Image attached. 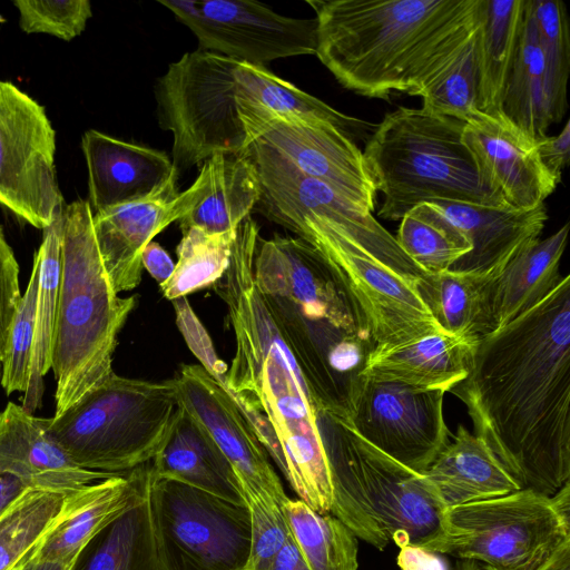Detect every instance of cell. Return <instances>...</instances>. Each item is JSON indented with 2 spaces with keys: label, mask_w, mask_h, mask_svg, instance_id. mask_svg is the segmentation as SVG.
I'll return each mask as SVG.
<instances>
[{
  "label": "cell",
  "mask_w": 570,
  "mask_h": 570,
  "mask_svg": "<svg viewBox=\"0 0 570 570\" xmlns=\"http://www.w3.org/2000/svg\"><path fill=\"white\" fill-rule=\"evenodd\" d=\"M450 392L521 490L554 495L570 479V276L480 337Z\"/></svg>",
  "instance_id": "6da1fadb"
},
{
  "label": "cell",
  "mask_w": 570,
  "mask_h": 570,
  "mask_svg": "<svg viewBox=\"0 0 570 570\" xmlns=\"http://www.w3.org/2000/svg\"><path fill=\"white\" fill-rule=\"evenodd\" d=\"M258 236L256 222L245 218L218 281L235 337L222 384L298 498L318 513H331L333 491L318 425L323 413L256 286Z\"/></svg>",
  "instance_id": "7a4b0ae2"
},
{
  "label": "cell",
  "mask_w": 570,
  "mask_h": 570,
  "mask_svg": "<svg viewBox=\"0 0 570 570\" xmlns=\"http://www.w3.org/2000/svg\"><path fill=\"white\" fill-rule=\"evenodd\" d=\"M316 56L346 89L416 96L479 26L480 0H307Z\"/></svg>",
  "instance_id": "3957f363"
},
{
  "label": "cell",
  "mask_w": 570,
  "mask_h": 570,
  "mask_svg": "<svg viewBox=\"0 0 570 570\" xmlns=\"http://www.w3.org/2000/svg\"><path fill=\"white\" fill-rule=\"evenodd\" d=\"M254 277L317 409L348 422L374 343L324 257L297 236H258Z\"/></svg>",
  "instance_id": "277c9868"
},
{
  "label": "cell",
  "mask_w": 570,
  "mask_h": 570,
  "mask_svg": "<svg viewBox=\"0 0 570 570\" xmlns=\"http://www.w3.org/2000/svg\"><path fill=\"white\" fill-rule=\"evenodd\" d=\"M163 129L173 134V165L179 175L214 154L250 146L239 110L257 105L273 116L317 118L348 137L368 128L303 91L265 67L197 49L171 62L155 87Z\"/></svg>",
  "instance_id": "5b68a950"
},
{
  "label": "cell",
  "mask_w": 570,
  "mask_h": 570,
  "mask_svg": "<svg viewBox=\"0 0 570 570\" xmlns=\"http://www.w3.org/2000/svg\"><path fill=\"white\" fill-rule=\"evenodd\" d=\"M87 199L63 207L51 370L59 415L112 373L118 335L136 305L120 297L102 263Z\"/></svg>",
  "instance_id": "8992f818"
},
{
  "label": "cell",
  "mask_w": 570,
  "mask_h": 570,
  "mask_svg": "<svg viewBox=\"0 0 570 570\" xmlns=\"http://www.w3.org/2000/svg\"><path fill=\"white\" fill-rule=\"evenodd\" d=\"M318 425L333 491L331 513L379 550L393 541L400 549L435 553L445 508L425 475L375 449L344 420L322 414Z\"/></svg>",
  "instance_id": "52a82bcc"
},
{
  "label": "cell",
  "mask_w": 570,
  "mask_h": 570,
  "mask_svg": "<svg viewBox=\"0 0 570 570\" xmlns=\"http://www.w3.org/2000/svg\"><path fill=\"white\" fill-rule=\"evenodd\" d=\"M316 248L347 294L374 346L443 332L417 292L424 273L400 247L365 244L324 217L266 203L255 208Z\"/></svg>",
  "instance_id": "ba28073f"
},
{
  "label": "cell",
  "mask_w": 570,
  "mask_h": 570,
  "mask_svg": "<svg viewBox=\"0 0 570 570\" xmlns=\"http://www.w3.org/2000/svg\"><path fill=\"white\" fill-rule=\"evenodd\" d=\"M463 128L464 121L424 108L386 114L363 151L376 191L384 196L380 217L401 220L434 200L504 206L482 184Z\"/></svg>",
  "instance_id": "9c48e42d"
},
{
  "label": "cell",
  "mask_w": 570,
  "mask_h": 570,
  "mask_svg": "<svg viewBox=\"0 0 570 570\" xmlns=\"http://www.w3.org/2000/svg\"><path fill=\"white\" fill-rule=\"evenodd\" d=\"M183 406L175 380L153 382L115 372L59 415L48 435L79 468L122 474L151 461Z\"/></svg>",
  "instance_id": "30bf717a"
},
{
  "label": "cell",
  "mask_w": 570,
  "mask_h": 570,
  "mask_svg": "<svg viewBox=\"0 0 570 570\" xmlns=\"http://www.w3.org/2000/svg\"><path fill=\"white\" fill-rule=\"evenodd\" d=\"M570 541V483L448 508L435 553L498 570H537Z\"/></svg>",
  "instance_id": "8fae6325"
},
{
  "label": "cell",
  "mask_w": 570,
  "mask_h": 570,
  "mask_svg": "<svg viewBox=\"0 0 570 570\" xmlns=\"http://www.w3.org/2000/svg\"><path fill=\"white\" fill-rule=\"evenodd\" d=\"M150 509L165 570H245L250 552L247 505L153 471Z\"/></svg>",
  "instance_id": "7c38bea8"
},
{
  "label": "cell",
  "mask_w": 570,
  "mask_h": 570,
  "mask_svg": "<svg viewBox=\"0 0 570 570\" xmlns=\"http://www.w3.org/2000/svg\"><path fill=\"white\" fill-rule=\"evenodd\" d=\"M55 155L56 132L45 107L0 80V205L42 230L63 207Z\"/></svg>",
  "instance_id": "4fadbf2b"
},
{
  "label": "cell",
  "mask_w": 570,
  "mask_h": 570,
  "mask_svg": "<svg viewBox=\"0 0 570 570\" xmlns=\"http://www.w3.org/2000/svg\"><path fill=\"white\" fill-rule=\"evenodd\" d=\"M197 38L200 50L253 66L316 55L317 21L276 13L250 0H158Z\"/></svg>",
  "instance_id": "5bb4252c"
},
{
  "label": "cell",
  "mask_w": 570,
  "mask_h": 570,
  "mask_svg": "<svg viewBox=\"0 0 570 570\" xmlns=\"http://www.w3.org/2000/svg\"><path fill=\"white\" fill-rule=\"evenodd\" d=\"M444 394L361 375L347 423L375 449L424 474L449 444Z\"/></svg>",
  "instance_id": "9a60e30c"
},
{
  "label": "cell",
  "mask_w": 570,
  "mask_h": 570,
  "mask_svg": "<svg viewBox=\"0 0 570 570\" xmlns=\"http://www.w3.org/2000/svg\"><path fill=\"white\" fill-rule=\"evenodd\" d=\"M243 125L249 144L261 140L305 176L374 210L377 191L363 151L337 127L317 118L273 116L266 110L244 119Z\"/></svg>",
  "instance_id": "2e32d148"
},
{
  "label": "cell",
  "mask_w": 570,
  "mask_h": 570,
  "mask_svg": "<svg viewBox=\"0 0 570 570\" xmlns=\"http://www.w3.org/2000/svg\"><path fill=\"white\" fill-rule=\"evenodd\" d=\"M174 380L183 409L230 463L243 497L284 504L288 497L268 453L226 387L199 364H184Z\"/></svg>",
  "instance_id": "e0dca14e"
},
{
  "label": "cell",
  "mask_w": 570,
  "mask_h": 570,
  "mask_svg": "<svg viewBox=\"0 0 570 570\" xmlns=\"http://www.w3.org/2000/svg\"><path fill=\"white\" fill-rule=\"evenodd\" d=\"M173 177L159 191L144 199L95 213L94 230L100 256L114 289L136 288L141 279V253L153 238L187 215L207 189L200 168L196 180L183 193Z\"/></svg>",
  "instance_id": "ac0fdd59"
},
{
  "label": "cell",
  "mask_w": 570,
  "mask_h": 570,
  "mask_svg": "<svg viewBox=\"0 0 570 570\" xmlns=\"http://www.w3.org/2000/svg\"><path fill=\"white\" fill-rule=\"evenodd\" d=\"M462 139L482 184L507 207L533 209L544 204L559 184L543 167L537 140L502 111H475L464 122Z\"/></svg>",
  "instance_id": "d6986e66"
},
{
  "label": "cell",
  "mask_w": 570,
  "mask_h": 570,
  "mask_svg": "<svg viewBox=\"0 0 570 570\" xmlns=\"http://www.w3.org/2000/svg\"><path fill=\"white\" fill-rule=\"evenodd\" d=\"M92 214L144 199L178 174L167 154L96 129L81 137Z\"/></svg>",
  "instance_id": "ffe728a7"
},
{
  "label": "cell",
  "mask_w": 570,
  "mask_h": 570,
  "mask_svg": "<svg viewBox=\"0 0 570 570\" xmlns=\"http://www.w3.org/2000/svg\"><path fill=\"white\" fill-rule=\"evenodd\" d=\"M0 473L31 489L63 494L116 475L79 468L48 435L45 419L13 402L0 412Z\"/></svg>",
  "instance_id": "44dd1931"
},
{
  "label": "cell",
  "mask_w": 570,
  "mask_h": 570,
  "mask_svg": "<svg viewBox=\"0 0 570 570\" xmlns=\"http://www.w3.org/2000/svg\"><path fill=\"white\" fill-rule=\"evenodd\" d=\"M459 226L471 250L449 271L497 278L519 253L540 239L548 220L544 204L529 210L449 200L430 202Z\"/></svg>",
  "instance_id": "7402d4cb"
},
{
  "label": "cell",
  "mask_w": 570,
  "mask_h": 570,
  "mask_svg": "<svg viewBox=\"0 0 570 570\" xmlns=\"http://www.w3.org/2000/svg\"><path fill=\"white\" fill-rule=\"evenodd\" d=\"M150 473L151 461L69 493L63 518L32 558L73 566L85 547L136 501Z\"/></svg>",
  "instance_id": "603a6c76"
},
{
  "label": "cell",
  "mask_w": 570,
  "mask_h": 570,
  "mask_svg": "<svg viewBox=\"0 0 570 570\" xmlns=\"http://www.w3.org/2000/svg\"><path fill=\"white\" fill-rule=\"evenodd\" d=\"M478 340L440 332L400 345L374 346L361 375L446 393L468 375Z\"/></svg>",
  "instance_id": "cb8c5ba5"
},
{
  "label": "cell",
  "mask_w": 570,
  "mask_h": 570,
  "mask_svg": "<svg viewBox=\"0 0 570 570\" xmlns=\"http://www.w3.org/2000/svg\"><path fill=\"white\" fill-rule=\"evenodd\" d=\"M424 475L445 509L521 490L488 445L463 425Z\"/></svg>",
  "instance_id": "d4e9b609"
},
{
  "label": "cell",
  "mask_w": 570,
  "mask_h": 570,
  "mask_svg": "<svg viewBox=\"0 0 570 570\" xmlns=\"http://www.w3.org/2000/svg\"><path fill=\"white\" fill-rule=\"evenodd\" d=\"M151 465L158 479L174 480L232 503L246 504L230 463L184 409Z\"/></svg>",
  "instance_id": "484cf974"
},
{
  "label": "cell",
  "mask_w": 570,
  "mask_h": 570,
  "mask_svg": "<svg viewBox=\"0 0 570 570\" xmlns=\"http://www.w3.org/2000/svg\"><path fill=\"white\" fill-rule=\"evenodd\" d=\"M207 189L183 218V229L197 227L208 234L234 232L255 208L261 197L257 167L248 153L214 154L202 163Z\"/></svg>",
  "instance_id": "4316f807"
},
{
  "label": "cell",
  "mask_w": 570,
  "mask_h": 570,
  "mask_svg": "<svg viewBox=\"0 0 570 570\" xmlns=\"http://www.w3.org/2000/svg\"><path fill=\"white\" fill-rule=\"evenodd\" d=\"M566 223L556 233L528 246L511 259L490 285L494 330L543 299L560 282V261L569 233Z\"/></svg>",
  "instance_id": "83f0119b"
},
{
  "label": "cell",
  "mask_w": 570,
  "mask_h": 570,
  "mask_svg": "<svg viewBox=\"0 0 570 570\" xmlns=\"http://www.w3.org/2000/svg\"><path fill=\"white\" fill-rule=\"evenodd\" d=\"M150 476L136 501L81 551L71 570H165L150 509Z\"/></svg>",
  "instance_id": "f1b7e54d"
},
{
  "label": "cell",
  "mask_w": 570,
  "mask_h": 570,
  "mask_svg": "<svg viewBox=\"0 0 570 570\" xmlns=\"http://www.w3.org/2000/svg\"><path fill=\"white\" fill-rule=\"evenodd\" d=\"M524 0H480L476 31L478 110L501 111L514 59Z\"/></svg>",
  "instance_id": "f546056e"
},
{
  "label": "cell",
  "mask_w": 570,
  "mask_h": 570,
  "mask_svg": "<svg viewBox=\"0 0 570 570\" xmlns=\"http://www.w3.org/2000/svg\"><path fill=\"white\" fill-rule=\"evenodd\" d=\"M491 276L446 271L424 274L420 297L443 332L480 338L494 325L490 308Z\"/></svg>",
  "instance_id": "4dcf8cb0"
},
{
  "label": "cell",
  "mask_w": 570,
  "mask_h": 570,
  "mask_svg": "<svg viewBox=\"0 0 570 570\" xmlns=\"http://www.w3.org/2000/svg\"><path fill=\"white\" fill-rule=\"evenodd\" d=\"M501 111L534 140L552 125L546 85V65L532 20L525 9L514 59L507 79Z\"/></svg>",
  "instance_id": "1f68e13d"
},
{
  "label": "cell",
  "mask_w": 570,
  "mask_h": 570,
  "mask_svg": "<svg viewBox=\"0 0 570 570\" xmlns=\"http://www.w3.org/2000/svg\"><path fill=\"white\" fill-rule=\"evenodd\" d=\"M63 207L56 213L53 222L43 229L42 242L33 257L39 266L35 338L29 384L21 405L29 413H33L40 407L45 392L43 379L51 370L52 340L60 281Z\"/></svg>",
  "instance_id": "d6a6232c"
},
{
  "label": "cell",
  "mask_w": 570,
  "mask_h": 570,
  "mask_svg": "<svg viewBox=\"0 0 570 570\" xmlns=\"http://www.w3.org/2000/svg\"><path fill=\"white\" fill-rule=\"evenodd\" d=\"M68 494L28 489L0 515V570H12L32 558L63 518Z\"/></svg>",
  "instance_id": "836d02e7"
},
{
  "label": "cell",
  "mask_w": 570,
  "mask_h": 570,
  "mask_svg": "<svg viewBox=\"0 0 570 570\" xmlns=\"http://www.w3.org/2000/svg\"><path fill=\"white\" fill-rule=\"evenodd\" d=\"M395 239L426 274L446 272L472 246L465 233L433 203H423L401 219Z\"/></svg>",
  "instance_id": "e575fe53"
},
{
  "label": "cell",
  "mask_w": 570,
  "mask_h": 570,
  "mask_svg": "<svg viewBox=\"0 0 570 570\" xmlns=\"http://www.w3.org/2000/svg\"><path fill=\"white\" fill-rule=\"evenodd\" d=\"M284 511L311 570H357V537L340 519L318 513L301 499L288 498Z\"/></svg>",
  "instance_id": "d590c367"
},
{
  "label": "cell",
  "mask_w": 570,
  "mask_h": 570,
  "mask_svg": "<svg viewBox=\"0 0 570 570\" xmlns=\"http://www.w3.org/2000/svg\"><path fill=\"white\" fill-rule=\"evenodd\" d=\"M236 230L208 234L197 227L183 229L178 261L169 279L160 285L164 296L175 301L217 283L229 266Z\"/></svg>",
  "instance_id": "8d00e7d4"
},
{
  "label": "cell",
  "mask_w": 570,
  "mask_h": 570,
  "mask_svg": "<svg viewBox=\"0 0 570 570\" xmlns=\"http://www.w3.org/2000/svg\"><path fill=\"white\" fill-rule=\"evenodd\" d=\"M546 65V85L552 122L567 111L570 71V30L566 4L559 0H525Z\"/></svg>",
  "instance_id": "74e56055"
},
{
  "label": "cell",
  "mask_w": 570,
  "mask_h": 570,
  "mask_svg": "<svg viewBox=\"0 0 570 570\" xmlns=\"http://www.w3.org/2000/svg\"><path fill=\"white\" fill-rule=\"evenodd\" d=\"M476 31L417 92L422 108L464 122L478 111Z\"/></svg>",
  "instance_id": "f35d334b"
},
{
  "label": "cell",
  "mask_w": 570,
  "mask_h": 570,
  "mask_svg": "<svg viewBox=\"0 0 570 570\" xmlns=\"http://www.w3.org/2000/svg\"><path fill=\"white\" fill-rule=\"evenodd\" d=\"M38 278L39 266L33 258L31 275L14 313L1 362V385L8 395L17 391L24 393L28 389L35 338Z\"/></svg>",
  "instance_id": "ab89813d"
},
{
  "label": "cell",
  "mask_w": 570,
  "mask_h": 570,
  "mask_svg": "<svg viewBox=\"0 0 570 570\" xmlns=\"http://www.w3.org/2000/svg\"><path fill=\"white\" fill-rule=\"evenodd\" d=\"M19 26L27 33H46L70 41L92 16L88 0H14Z\"/></svg>",
  "instance_id": "60d3db41"
},
{
  "label": "cell",
  "mask_w": 570,
  "mask_h": 570,
  "mask_svg": "<svg viewBox=\"0 0 570 570\" xmlns=\"http://www.w3.org/2000/svg\"><path fill=\"white\" fill-rule=\"evenodd\" d=\"M250 514V552L245 570H266L291 535L284 504L246 495Z\"/></svg>",
  "instance_id": "b9f144b4"
},
{
  "label": "cell",
  "mask_w": 570,
  "mask_h": 570,
  "mask_svg": "<svg viewBox=\"0 0 570 570\" xmlns=\"http://www.w3.org/2000/svg\"><path fill=\"white\" fill-rule=\"evenodd\" d=\"M174 302L176 322L188 347L200 361V365L216 380L223 382L227 365L218 358L209 334L198 320L186 297Z\"/></svg>",
  "instance_id": "7bdbcfd3"
},
{
  "label": "cell",
  "mask_w": 570,
  "mask_h": 570,
  "mask_svg": "<svg viewBox=\"0 0 570 570\" xmlns=\"http://www.w3.org/2000/svg\"><path fill=\"white\" fill-rule=\"evenodd\" d=\"M21 296L19 265L0 226V363L4 357L9 331Z\"/></svg>",
  "instance_id": "ee69618b"
},
{
  "label": "cell",
  "mask_w": 570,
  "mask_h": 570,
  "mask_svg": "<svg viewBox=\"0 0 570 570\" xmlns=\"http://www.w3.org/2000/svg\"><path fill=\"white\" fill-rule=\"evenodd\" d=\"M537 151L547 171L558 181L570 158V122L567 121L557 136L537 140Z\"/></svg>",
  "instance_id": "f6af8a7d"
},
{
  "label": "cell",
  "mask_w": 570,
  "mask_h": 570,
  "mask_svg": "<svg viewBox=\"0 0 570 570\" xmlns=\"http://www.w3.org/2000/svg\"><path fill=\"white\" fill-rule=\"evenodd\" d=\"M141 264L159 285L169 279L175 268V263L168 253L153 240L142 249Z\"/></svg>",
  "instance_id": "bcb514c9"
},
{
  "label": "cell",
  "mask_w": 570,
  "mask_h": 570,
  "mask_svg": "<svg viewBox=\"0 0 570 570\" xmlns=\"http://www.w3.org/2000/svg\"><path fill=\"white\" fill-rule=\"evenodd\" d=\"M397 563L402 570H448L438 553L415 547L401 548Z\"/></svg>",
  "instance_id": "7dc6e473"
},
{
  "label": "cell",
  "mask_w": 570,
  "mask_h": 570,
  "mask_svg": "<svg viewBox=\"0 0 570 570\" xmlns=\"http://www.w3.org/2000/svg\"><path fill=\"white\" fill-rule=\"evenodd\" d=\"M266 570H311L292 533Z\"/></svg>",
  "instance_id": "c3c4849f"
},
{
  "label": "cell",
  "mask_w": 570,
  "mask_h": 570,
  "mask_svg": "<svg viewBox=\"0 0 570 570\" xmlns=\"http://www.w3.org/2000/svg\"><path fill=\"white\" fill-rule=\"evenodd\" d=\"M28 489L13 475L0 473V515Z\"/></svg>",
  "instance_id": "681fc988"
},
{
  "label": "cell",
  "mask_w": 570,
  "mask_h": 570,
  "mask_svg": "<svg viewBox=\"0 0 570 570\" xmlns=\"http://www.w3.org/2000/svg\"><path fill=\"white\" fill-rule=\"evenodd\" d=\"M537 570H570V541L566 542L548 562Z\"/></svg>",
  "instance_id": "f907efd6"
},
{
  "label": "cell",
  "mask_w": 570,
  "mask_h": 570,
  "mask_svg": "<svg viewBox=\"0 0 570 570\" xmlns=\"http://www.w3.org/2000/svg\"><path fill=\"white\" fill-rule=\"evenodd\" d=\"M72 566H65L57 562L38 561L31 558L20 570H71Z\"/></svg>",
  "instance_id": "816d5d0a"
},
{
  "label": "cell",
  "mask_w": 570,
  "mask_h": 570,
  "mask_svg": "<svg viewBox=\"0 0 570 570\" xmlns=\"http://www.w3.org/2000/svg\"><path fill=\"white\" fill-rule=\"evenodd\" d=\"M484 566H485V564H484ZM485 569H487V570H498V569L491 568V567H489V566H485Z\"/></svg>",
  "instance_id": "f5cc1de1"
},
{
  "label": "cell",
  "mask_w": 570,
  "mask_h": 570,
  "mask_svg": "<svg viewBox=\"0 0 570 570\" xmlns=\"http://www.w3.org/2000/svg\"><path fill=\"white\" fill-rule=\"evenodd\" d=\"M28 561H29V560H28ZM23 564H24V563H23ZM23 564H21L20 567L14 568V569H12V570H20V568H21Z\"/></svg>",
  "instance_id": "db71d44e"
}]
</instances>
